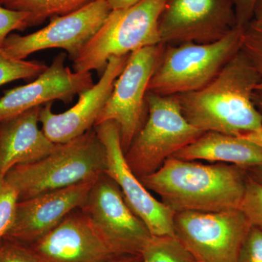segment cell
Wrapping results in <instances>:
<instances>
[{"mask_svg":"<svg viewBox=\"0 0 262 262\" xmlns=\"http://www.w3.org/2000/svg\"><path fill=\"white\" fill-rule=\"evenodd\" d=\"M259 77L239 51L203 89L176 95L188 122L203 132L247 136L262 129L253 101Z\"/></svg>","mask_w":262,"mask_h":262,"instance_id":"1","label":"cell"},{"mask_svg":"<svg viewBox=\"0 0 262 262\" xmlns=\"http://www.w3.org/2000/svg\"><path fill=\"white\" fill-rule=\"evenodd\" d=\"M175 213L239 208L246 192V169L229 164H202L170 157L154 173L139 179Z\"/></svg>","mask_w":262,"mask_h":262,"instance_id":"2","label":"cell"},{"mask_svg":"<svg viewBox=\"0 0 262 262\" xmlns=\"http://www.w3.org/2000/svg\"><path fill=\"white\" fill-rule=\"evenodd\" d=\"M106 152L95 128L63 144L33 163L15 165L5 175L15 188L19 201L96 180L105 173Z\"/></svg>","mask_w":262,"mask_h":262,"instance_id":"3","label":"cell"},{"mask_svg":"<svg viewBox=\"0 0 262 262\" xmlns=\"http://www.w3.org/2000/svg\"><path fill=\"white\" fill-rule=\"evenodd\" d=\"M167 0H140L112 10L101 28L73 61L75 72L103 73L113 57L127 56L148 46L161 44L159 23Z\"/></svg>","mask_w":262,"mask_h":262,"instance_id":"4","label":"cell"},{"mask_svg":"<svg viewBox=\"0 0 262 262\" xmlns=\"http://www.w3.org/2000/svg\"><path fill=\"white\" fill-rule=\"evenodd\" d=\"M244 29H234L215 42L165 45L148 92L168 96L203 89L241 51Z\"/></svg>","mask_w":262,"mask_h":262,"instance_id":"5","label":"cell"},{"mask_svg":"<svg viewBox=\"0 0 262 262\" xmlns=\"http://www.w3.org/2000/svg\"><path fill=\"white\" fill-rule=\"evenodd\" d=\"M146 102L145 123L125 152L127 165L139 179L154 173L205 133L187 121L176 96L147 92Z\"/></svg>","mask_w":262,"mask_h":262,"instance_id":"6","label":"cell"},{"mask_svg":"<svg viewBox=\"0 0 262 262\" xmlns=\"http://www.w3.org/2000/svg\"><path fill=\"white\" fill-rule=\"evenodd\" d=\"M252 227L239 208L183 211L174 216L176 237L196 262H237Z\"/></svg>","mask_w":262,"mask_h":262,"instance_id":"7","label":"cell"},{"mask_svg":"<svg viewBox=\"0 0 262 262\" xmlns=\"http://www.w3.org/2000/svg\"><path fill=\"white\" fill-rule=\"evenodd\" d=\"M80 208L115 256L141 255L152 237L127 204L116 182L106 173L96 179Z\"/></svg>","mask_w":262,"mask_h":262,"instance_id":"8","label":"cell"},{"mask_svg":"<svg viewBox=\"0 0 262 262\" xmlns=\"http://www.w3.org/2000/svg\"><path fill=\"white\" fill-rule=\"evenodd\" d=\"M165 45L148 46L129 55L96 125L116 122L124 153L144 126L148 115L146 94L149 81L163 54Z\"/></svg>","mask_w":262,"mask_h":262,"instance_id":"9","label":"cell"},{"mask_svg":"<svg viewBox=\"0 0 262 262\" xmlns=\"http://www.w3.org/2000/svg\"><path fill=\"white\" fill-rule=\"evenodd\" d=\"M237 28L233 0H167L159 23L163 45L215 42Z\"/></svg>","mask_w":262,"mask_h":262,"instance_id":"10","label":"cell"},{"mask_svg":"<svg viewBox=\"0 0 262 262\" xmlns=\"http://www.w3.org/2000/svg\"><path fill=\"white\" fill-rule=\"evenodd\" d=\"M111 11L106 0H96L73 13L51 18L46 27L32 34H10L3 48L10 56L20 60L36 52L60 48L74 61Z\"/></svg>","mask_w":262,"mask_h":262,"instance_id":"11","label":"cell"},{"mask_svg":"<svg viewBox=\"0 0 262 262\" xmlns=\"http://www.w3.org/2000/svg\"><path fill=\"white\" fill-rule=\"evenodd\" d=\"M94 128L106 149L107 166L105 173L116 182L130 209L145 224L151 235L176 237L175 212L151 195L133 173L122 150L118 125L106 121Z\"/></svg>","mask_w":262,"mask_h":262,"instance_id":"12","label":"cell"},{"mask_svg":"<svg viewBox=\"0 0 262 262\" xmlns=\"http://www.w3.org/2000/svg\"><path fill=\"white\" fill-rule=\"evenodd\" d=\"M129 55L110 58L97 83L79 95L77 103L64 113H53V102L41 106L39 121L52 142L63 144L94 128Z\"/></svg>","mask_w":262,"mask_h":262,"instance_id":"13","label":"cell"},{"mask_svg":"<svg viewBox=\"0 0 262 262\" xmlns=\"http://www.w3.org/2000/svg\"><path fill=\"white\" fill-rule=\"evenodd\" d=\"M67 53L54 58L32 82L10 90L0 98V122L56 100L72 102L94 84L91 72H72L65 65Z\"/></svg>","mask_w":262,"mask_h":262,"instance_id":"14","label":"cell"},{"mask_svg":"<svg viewBox=\"0 0 262 262\" xmlns=\"http://www.w3.org/2000/svg\"><path fill=\"white\" fill-rule=\"evenodd\" d=\"M95 181L43 193L19 201L13 225L4 237L30 246L84 204Z\"/></svg>","mask_w":262,"mask_h":262,"instance_id":"15","label":"cell"},{"mask_svg":"<svg viewBox=\"0 0 262 262\" xmlns=\"http://www.w3.org/2000/svg\"><path fill=\"white\" fill-rule=\"evenodd\" d=\"M29 246L42 262H105L115 256L80 208Z\"/></svg>","mask_w":262,"mask_h":262,"instance_id":"16","label":"cell"},{"mask_svg":"<svg viewBox=\"0 0 262 262\" xmlns=\"http://www.w3.org/2000/svg\"><path fill=\"white\" fill-rule=\"evenodd\" d=\"M41 106L0 122V174L15 165L33 163L54 151L52 142L38 127Z\"/></svg>","mask_w":262,"mask_h":262,"instance_id":"17","label":"cell"},{"mask_svg":"<svg viewBox=\"0 0 262 262\" xmlns=\"http://www.w3.org/2000/svg\"><path fill=\"white\" fill-rule=\"evenodd\" d=\"M172 157L191 161L229 164L248 169L262 166V146L243 136L208 131Z\"/></svg>","mask_w":262,"mask_h":262,"instance_id":"18","label":"cell"},{"mask_svg":"<svg viewBox=\"0 0 262 262\" xmlns=\"http://www.w3.org/2000/svg\"><path fill=\"white\" fill-rule=\"evenodd\" d=\"M96 0H15L7 8L29 14V27L37 26L47 19L62 16L84 8Z\"/></svg>","mask_w":262,"mask_h":262,"instance_id":"19","label":"cell"},{"mask_svg":"<svg viewBox=\"0 0 262 262\" xmlns=\"http://www.w3.org/2000/svg\"><path fill=\"white\" fill-rule=\"evenodd\" d=\"M142 262H196L177 237L152 236L141 253Z\"/></svg>","mask_w":262,"mask_h":262,"instance_id":"20","label":"cell"},{"mask_svg":"<svg viewBox=\"0 0 262 262\" xmlns=\"http://www.w3.org/2000/svg\"><path fill=\"white\" fill-rule=\"evenodd\" d=\"M47 68L40 62L13 58L0 47V86L22 79L37 78Z\"/></svg>","mask_w":262,"mask_h":262,"instance_id":"21","label":"cell"},{"mask_svg":"<svg viewBox=\"0 0 262 262\" xmlns=\"http://www.w3.org/2000/svg\"><path fill=\"white\" fill-rule=\"evenodd\" d=\"M241 50L259 77V84L256 89L262 90V25L251 22L244 28Z\"/></svg>","mask_w":262,"mask_h":262,"instance_id":"22","label":"cell"},{"mask_svg":"<svg viewBox=\"0 0 262 262\" xmlns=\"http://www.w3.org/2000/svg\"><path fill=\"white\" fill-rule=\"evenodd\" d=\"M18 194L8 182L5 176L0 174V238L9 231L14 221Z\"/></svg>","mask_w":262,"mask_h":262,"instance_id":"23","label":"cell"},{"mask_svg":"<svg viewBox=\"0 0 262 262\" xmlns=\"http://www.w3.org/2000/svg\"><path fill=\"white\" fill-rule=\"evenodd\" d=\"M239 208L253 227L262 230V184L248 176L246 192Z\"/></svg>","mask_w":262,"mask_h":262,"instance_id":"24","label":"cell"},{"mask_svg":"<svg viewBox=\"0 0 262 262\" xmlns=\"http://www.w3.org/2000/svg\"><path fill=\"white\" fill-rule=\"evenodd\" d=\"M0 262H42L27 245L3 237L0 238Z\"/></svg>","mask_w":262,"mask_h":262,"instance_id":"25","label":"cell"},{"mask_svg":"<svg viewBox=\"0 0 262 262\" xmlns=\"http://www.w3.org/2000/svg\"><path fill=\"white\" fill-rule=\"evenodd\" d=\"M29 17L28 13L0 5V47H3L5 39L12 32L23 31L29 27Z\"/></svg>","mask_w":262,"mask_h":262,"instance_id":"26","label":"cell"},{"mask_svg":"<svg viewBox=\"0 0 262 262\" xmlns=\"http://www.w3.org/2000/svg\"><path fill=\"white\" fill-rule=\"evenodd\" d=\"M237 262H262V230L252 227L239 252Z\"/></svg>","mask_w":262,"mask_h":262,"instance_id":"27","label":"cell"},{"mask_svg":"<svg viewBox=\"0 0 262 262\" xmlns=\"http://www.w3.org/2000/svg\"><path fill=\"white\" fill-rule=\"evenodd\" d=\"M261 0H233L237 27L246 28L254 18L255 12Z\"/></svg>","mask_w":262,"mask_h":262,"instance_id":"28","label":"cell"},{"mask_svg":"<svg viewBox=\"0 0 262 262\" xmlns=\"http://www.w3.org/2000/svg\"><path fill=\"white\" fill-rule=\"evenodd\" d=\"M112 10L122 9L134 5L140 0H106Z\"/></svg>","mask_w":262,"mask_h":262,"instance_id":"29","label":"cell"},{"mask_svg":"<svg viewBox=\"0 0 262 262\" xmlns=\"http://www.w3.org/2000/svg\"><path fill=\"white\" fill-rule=\"evenodd\" d=\"M105 262H142V256L141 255L115 256Z\"/></svg>","mask_w":262,"mask_h":262,"instance_id":"30","label":"cell"},{"mask_svg":"<svg viewBox=\"0 0 262 262\" xmlns=\"http://www.w3.org/2000/svg\"><path fill=\"white\" fill-rule=\"evenodd\" d=\"M246 171L250 178L262 184V166L248 168L246 169Z\"/></svg>","mask_w":262,"mask_h":262,"instance_id":"31","label":"cell"},{"mask_svg":"<svg viewBox=\"0 0 262 262\" xmlns=\"http://www.w3.org/2000/svg\"><path fill=\"white\" fill-rule=\"evenodd\" d=\"M253 101L262 117V90L256 89L253 93Z\"/></svg>","mask_w":262,"mask_h":262,"instance_id":"32","label":"cell"},{"mask_svg":"<svg viewBox=\"0 0 262 262\" xmlns=\"http://www.w3.org/2000/svg\"><path fill=\"white\" fill-rule=\"evenodd\" d=\"M251 22L258 24V25H262V0L260 2L259 4H258L257 8H256L254 18H253Z\"/></svg>","mask_w":262,"mask_h":262,"instance_id":"33","label":"cell"},{"mask_svg":"<svg viewBox=\"0 0 262 262\" xmlns=\"http://www.w3.org/2000/svg\"><path fill=\"white\" fill-rule=\"evenodd\" d=\"M15 0H0V5L1 6H4L5 8L8 6V5L11 4L12 3H13Z\"/></svg>","mask_w":262,"mask_h":262,"instance_id":"34","label":"cell"}]
</instances>
